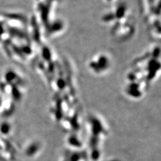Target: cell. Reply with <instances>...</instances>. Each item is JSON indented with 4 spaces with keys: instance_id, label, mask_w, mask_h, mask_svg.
<instances>
[{
    "instance_id": "6da1fadb",
    "label": "cell",
    "mask_w": 161,
    "mask_h": 161,
    "mask_svg": "<svg viewBox=\"0 0 161 161\" xmlns=\"http://www.w3.org/2000/svg\"><path fill=\"white\" fill-rule=\"evenodd\" d=\"M12 132V127L11 125L9 123L4 122L0 124V135L2 136H7L9 135Z\"/></svg>"
}]
</instances>
